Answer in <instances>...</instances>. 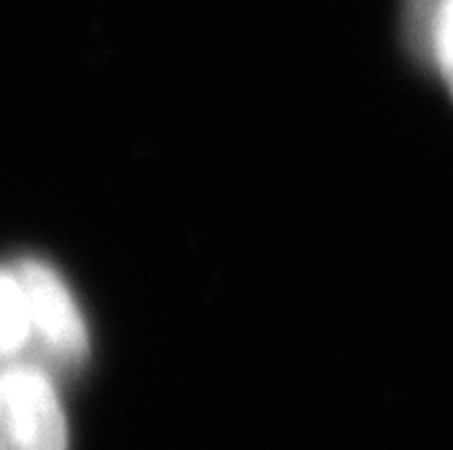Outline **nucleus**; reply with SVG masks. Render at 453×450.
<instances>
[{
  "label": "nucleus",
  "instance_id": "nucleus-3",
  "mask_svg": "<svg viewBox=\"0 0 453 450\" xmlns=\"http://www.w3.org/2000/svg\"><path fill=\"white\" fill-rule=\"evenodd\" d=\"M30 345L27 296L12 269H0V363L19 361Z\"/></svg>",
  "mask_w": 453,
  "mask_h": 450
},
{
  "label": "nucleus",
  "instance_id": "nucleus-4",
  "mask_svg": "<svg viewBox=\"0 0 453 450\" xmlns=\"http://www.w3.org/2000/svg\"><path fill=\"white\" fill-rule=\"evenodd\" d=\"M445 81L453 98V0H442L418 52Z\"/></svg>",
  "mask_w": 453,
  "mask_h": 450
},
{
  "label": "nucleus",
  "instance_id": "nucleus-5",
  "mask_svg": "<svg viewBox=\"0 0 453 450\" xmlns=\"http://www.w3.org/2000/svg\"><path fill=\"white\" fill-rule=\"evenodd\" d=\"M442 0H404V27H407V41L416 52H421L426 30L437 14Z\"/></svg>",
  "mask_w": 453,
  "mask_h": 450
},
{
  "label": "nucleus",
  "instance_id": "nucleus-1",
  "mask_svg": "<svg viewBox=\"0 0 453 450\" xmlns=\"http://www.w3.org/2000/svg\"><path fill=\"white\" fill-rule=\"evenodd\" d=\"M30 309V345L25 353H35L38 370L63 366L73 370L88 355V325L76 309L65 282L41 261H19L12 266ZM22 353V355H25Z\"/></svg>",
  "mask_w": 453,
  "mask_h": 450
},
{
  "label": "nucleus",
  "instance_id": "nucleus-2",
  "mask_svg": "<svg viewBox=\"0 0 453 450\" xmlns=\"http://www.w3.org/2000/svg\"><path fill=\"white\" fill-rule=\"evenodd\" d=\"M0 450H68V423L50 372L0 363Z\"/></svg>",
  "mask_w": 453,
  "mask_h": 450
}]
</instances>
